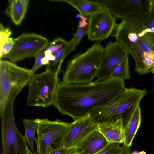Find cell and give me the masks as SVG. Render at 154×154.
Instances as JSON below:
<instances>
[{"mask_svg":"<svg viewBox=\"0 0 154 154\" xmlns=\"http://www.w3.org/2000/svg\"><path fill=\"white\" fill-rule=\"evenodd\" d=\"M82 17L79 22L75 34L73 38L67 42L66 44L63 57V60L66 57L74 50L83 38L88 34L89 17Z\"/></svg>","mask_w":154,"mask_h":154,"instance_id":"ac0fdd59","label":"cell"},{"mask_svg":"<svg viewBox=\"0 0 154 154\" xmlns=\"http://www.w3.org/2000/svg\"><path fill=\"white\" fill-rule=\"evenodd\" d=\"M142 120L141 110L138 103L134 108L128 119L124 125L125 140L124 145L129 148L140 126Z\"/></svg>","mask_w":154,"mask_h":154,"instance_id":"2e32d148","label":"cell"},{"mask_svg":"<svg viewBox=\"0 0 154 154\" xmlns=\"http://www.w3.org/2000/svg\"><path fill=\"white\" fill-rule=\"evenodd\" d=\"M49 154H78L76 147L67 148L62 147Z\"/></svg>","mask_w":154,"mask_h":154,"instance_id":"83f0119b","label":"cell"},{"mask_svg":"<svg viewBox=\"0 0 154 154\" xmlns=\"http://www.w3.org/2000/svg\"><path fill=\"white\" fill-rule=\"evenodd\" d=\"M36 119L38 123L36 153L49 154L63 147L70 123L59 119Z\"/></svg>","mask_w":154,"mask_h":154,"instance_id":"52a82bcc","label":"cell"},{"mask_svg":"<svg viewBox=\"0 0 154 154\" xmlns=\"http://www.w3.org/2000/svg\"><path fill=\"white\" fill-rule=\"evenodd\" d=\"M109 78L117 79L124 81L130 78L129 55L112 70Z\"/></svg>","mask_w":154,"mask_h":154,"instance_id":"44dd1931","label":"cell"},{"mask_svg":"<svg viewBox=\"0 0 154 154\" xmlns=\"http://www.w3.org/2000/svg\"><path fill=\"white\" fill-rule=\"evenodd\" d=\"M66 44L52 54L55 56V59L47 65L46 69L58 75L63 61V57Z\"/></svg>","mask_w":154,"mask_h":154,"instance_id":"7402d4cb","label":"cell"},{"mask_svg":"<svg viewBox=\"0 0 154 154\" xmlns=\"http://www.w3.org/2000/svg\"><path fill=\"white\" fill-rule=\"evenodd\" d=\"M101 5L116 18L122 20L130 15L142 19L148 13V0H105Z\"/></svg>","mask_w":154,"mask_h":154,"instance_id":"8fae6325","label":"cell"},{"mask_svg":"<svg viewBox=\"0 0 154 154\" xmlns=\"http://www.w3.org/2000/svg\"><path fill=\"white\" fill-rule=\"evenodd\" d=\"M6 13L16 25H20L26 15L27 8L24 7L19 0H9Z\"/></svg>","mask_w":154,"mask_h":154,"instance_id":"d6986e66","label":"cell"},{"mask_svg":"<svg viewBox=\"0 0 154 154\" xmlns=\"http://www.w3.org/2000/svg\"><path fill=\"white\" fill-rule=\"evenodd\" d=\"M138 154H146V153L144 151H141Z\"/></svg>","mask_w":154,"mask_h":154,"instance_id":"e575fe53","label":"cell"},{"mask_svg":"<svg viewBox=\"0 0 154 154\" xmlns=\"http://www.w3.org/2000/svg\"><path fill=\"white\" fill-rule=\"evenodd\" d=\"M14 43V39L10 37L0 48V59L8 54L11 50Z\"/></svg>","mask_w":154,"mask_h":154,"instance_id":"484cf974","label":"cell"},{"mask_svg":"<svg viewBox=\"0 0 154 154\" xmlns=\"http://www.w3.org/2000/svg\"><path fill=\"white\" fill-rule=\"evenodd\" d=\"M146 93L145 89L126 88L108 102L94 108L90 112L89 116L97 124L122 118L124 125L134 108Z\"/></svg>","mask_w":154,"mask_h":154,"instance_id":"3957f363","label":"cell"},{"mask_svg":"<svg viewBox=\"0 0 154 154\" xmlns=\"http://www.w3.org/2000/svg\"><path fill=\"white\" fill-rule=\"evenodd\" d=\"M26 142L25 144V154H36V153H34L32 152L29 148Z\"/></svg>","mask_w":154,"mask_h":154,"instance_id":"4dcf8cb0","label":"cell"},{"mask_svg":"<svg viewBox=\"0 0 154 154\" xmlns=\"http://www.w3.org/2000/svg\"><path fill=\"white\" fill-rule=\"evenodd\" d=\"M148 15L154 14V0H148Z\"/></svg>","mask_w":154,"mask_h":154,"instance_id":"f546056e","label":"cell"},{"mask_svg":"<svg viewBox=\"0 0 154 154\" xmlns=\"http://www.w3.org/2000/svg\"><path fill=\"white\" fill-rule=\"evenodd\" d=\"M116 18L103 8L88 18V39L99 41L110 36L117 27Z\"/></svg>","mask_w":154,"mask_h":154,"instance_id":"30bf717a","label":"cell"},{"mask_svg":"<svg viewBox=\"0 0 154 154\" xmlns=\"http://www.w3.org/2000/svg\"><path fill=\"white\" fill-rule=\"evenodd\" d=\"M151 72H152L153 74L154 77V66H153L151 69Z\"/></svg>","mask_w":154,"mask_h":154,"instance_id":"836d02e7","label":"cell"},{"mask_svg":"<svg viewBox=\"0 0 154 154\" xmlns=\"http://www.w3.org/2000/svg\"><path fill=\"white\" fill-rule=\"evenodd\" d=\"M19 1L25 8L27 9L29 1V0H19Z\"/></svg>","mask_w":154,"mask_h":154,"instance_id":"1f68e13d","label":"cell"},{"mask_svg":"<svg viewBox=\"0 0 154 154\" xmlns=\"http://www.w3.org/2000/svg\"><path fill=\"white\" fill-rule=\"evenodd\" d=\"M115 37L133 58L136 72L142 75L151 72L154 66V32L141 18L130 15L122 19L117 24Z\"/></svg>","mask_w":154,"mask_h":154,"instance_id":"7a4b0ae2","label":"cell"},{"mask_svg":"<svg viewBox=\"0 0 154 154\" xmlns=\"http://www.w3.org/2000/svg\"><path fill=\"white\" fill-rule=\"evenodd\" d=\"M97 127L109 143H124L125 136L122 119L99 123Z\"/></svg>","mask_w":154,"mask_h":154,"instance_id":"9a60e30c","label":"cell"},{"mask_svg":"<svg viewBox=\"0 0 154 154\" xmlns=\"http://www.w3.org/2000/svg\"><path fill=\"white\" fill-rule=\"evenodd\" d=\"M104 48L97 41L84 53L75 56L68 63L63 81L68 84H85L97 77Z\"/></svg>","mask_w":154,"mask_h":154,"instance_id":"277c9868","label":"cell"},{"mask_svg":"<svg viewBox=\"0 0 154 154\" xmlns=\"http://www.w3.org/2000/svg\"><path fill=\"white\" fill-rule=\"evenodd\" d=\"M58 75L46 69L41 73L34 75L29 83L27 105L44 107L53 105L59 81Z\"/></svg>","mask_w":154,"mask_h":154,"instance_id":"8992f818","label":"cell"},{"mask_svg":"<svg viewBox=\"0 0 154 154\" xmlns=\"http://www.w3.org/2000/svg\"><path fill=\"white\" fill-rule=\"evenodd\" d=\"M120 143H109L103 149L95 154H119L123 149L124 146H120Z\"/></svg>","mask_w":154,"mask_h":154,"instance_id":"603a6c76","label":"cell"},{"mask_svg":"<svg viewBox=\"0 0 154 154\" xmlns=\"http://www.w3.org/2000/svg\"><path fill=\"white\" fill-rule=\"evenodd\" d=\"M14 99L8 102L1 119V140L2 154H21L22 147L20 142L24 139L17 129L14 121Z\"/></svg>","mask_w":154,"mask_h":154,"instance_id":"ba28073f","label":"cell"},{"mask_svg":"<svg viewBox=\"0 0 154 154\" xmlns=\"http://www.w3.org/2000/svg\"><path fill=\"white\" fill-rule=\"evenodd\" d=\"M34 75L31 69L0 59V116L9 100L16 98Z\"/></svg>","mask_w":154,"mask_h":154,"instance_id":"5b68a950","label":"cell"},{"mask_svg":"<svg viewBox=\"0 0 154 154\" xmlns=\"http://www.w3.org/2000/svg\"><path fill=\"white\" fill-rule=\"evenodd\" d=\"M52 1H62L66 2L75 8L81 15L90 17L102 10L101 5L91 0H53Z\"/></svg>","mask_w":154,"mask_h":154,"instance_id":"e0dca14e","label":"cell"},{"mask_svg":"<svg viewBox=\"0 0 154 154\" xmlns=\"http://www.w3.org/2000/svg\"><path fill=\"white\" fill-rule=\"evenodd\" d=\"M48 45L42 49L35 55V61L31 69L34 74L42 66V60L45 57V51Z\"/></svg>","mask_w":154,"mask_h":154,"instance_id":"d4e9b609","label":"cell"},{"mask_svg":"<svg viewBox=\"0 0 154 154\" xmlns=\"http://www.w3.org/2000/svg\"><path fill=\"white\" fill-rule=\"evenodd\" d=\"M128 55L127 51L116 41L108 42L104 48L97 80L103 81L109 78L112 70Z\"/></svg>","mask_w":154,"mask_h":154,"instance_id":"7c38bea8","label":"cell"},{"mask_svg":"<svg viewBox=\"0 0 154 154\" xmlns=\"http://www.w3.org/2000/svg\"><path fill=\"white\" fill-rule=\"evenodd\" d=\"M14 41L11 51L2 57L14 63L26 58H35L37 54L50 42L44 36L29 33H22Z\"/></svg>","mask_w":154,"mask_h":154,"instance_id":"9c48e42d","label":"cell"},{"mask_svg":"<svg viewBox=\"0 0 154 154\" xmlns=\"http://www.w3.org/2000/svg\"><path fill=\"white\" fill-rule=\"evenodd\" d=\"M97 129V124L89 115L74 120L70 124L63 147L67 148L76 147L88 135Z\"/></svg>","mask_w":154,"mask_h":154,"instance_id":"4fadbf2b","label":"cell"},{"mask_svg":"<svg viewBox=\"0 0 154 154\" xmlns=\"http://www.w3.org/2000/svg\"><path fill=\"white\" fill-rule=\"evenodd\" d=\"M107 139L97 129L88 135L76 146L78 154H95L109 144Z\"/></svg>","mask_w":154,"mask_h":154,"instance_id":"5bb4252c","label":"cell"},{"mask_svg":"<svg viewBox=\"0 0 154 154\" xmlns=\"http://www.w3.org/2000/svg\"><path fill=\"white\" fill-rule=\"evenodd\" d=\"M67 41L60 37L56 38L49 42L46 50L50 51L52 54L65 45Z\"/></svg>","mask_w":154,"mask_h":154,"instance_id":"cb8c5ba5","label":"cell"},{"mask_svg":"<svg viewBox=\"0 0 154 154\" xmlns=\"http://www.w3.org/2000/svg\"><path fill=\"white\" fill-rule=\"evenodd\" d=\"M141 19L145 26L154 32V14L147 15L146 17Z\"/></svg>","mask_w":154,"mask_h":154,"instance_id":"f1b7e54d","label":"cell"},{"mask_svg":"<svg viewBox=\"0 0 154 154\" xmlns=\"http://www.w3.org/2000/svg\"><path fill=\"white\" fill-rule=\"evenodd\" d=\"M0 48L7 40L11 35L12 32L8 27H5L2 24H0Z\"/></svg>","mask_w":154,"mask_h":154,"instance_id":"4316f807","label":"cell"},{"mask_svg":"<svg viewBox=\"0 0 154 154\" xmlns=\"http://www.w3.org/2000/svg\"><path fill=\"white\" fill-rule=\"evenodd\" d=\"M119 154H131L130 150L129 148L124 146L123 150Z\"/></svg>","mask_w":154,"mask_h":154,"instance_id":"d6a6232c","label":"cell"},{"mask_svg":"<svg viewBox=\"0 0 154 154\" xmlns=\"http://www.w3.org/2000/svg\"><path fill=\"white\" fill-rule=\"evenodd\" d=\"M126 88L124 81L114 78L85 84L59 80L53 105L62 114L75 120L88 116L94 108L108 102Z\"/></svg>","mask_w":154,"mask_h":154,"instance_id":"6da1fadb","label":"cell"},{"mask_svg":"<svg viewBox=\"0 0 154 154\" xmlns=\"http://www.w3.org/2000/svg\"><path fill=\"white\" fill-rule=\"evenodd\" d=\"M23 122L25 129L24 137L28 144V147L33 152H34V142L37 143V139L35 137V132L37 131L38 123L35 119H24Z\"/></svg>","mask_w":154,"mask_h":154,"instance_id":"ffe728a7","label":"cell"}]
</instances>
